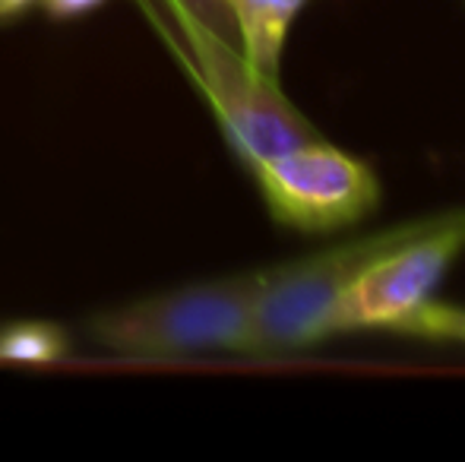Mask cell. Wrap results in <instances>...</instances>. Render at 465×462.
I'll return each instance as SVG.
<instances>
[{"instance_id":"cell-1","label":"cell","mask_w":465,"mask_h":462,"mask_svg":"<svg viewBox=\"0 0 465 462\" xmlns=\"http://www.w3.org/2000/svg\"><path fill=\"white\" fill-rule=\"evenodd\" d=\"M263 270L140 298L89 320L102 349L134 361H178L206 351H244Z\"/></svg>"},{"instance_id":"cell-2","label":"cell","mask_w":465,"mask_h":462,"mask_svg":"<svg viewBox=\"0 0 465 462\" xmlns=\"http://www.w3.org/2000/svg\"><path fill=\"white\" fill-rule=\"evenodd\" d=\"M428 222L430 216L405 219L390 229L339 241L313 257L263 270L244 355H288V351L330 339V329H326L330 310L351 285V279L380 253L402 244Z\"/></svg>"},{"instance_id":"cell-3","label":"cell","mask_w":465,"mask_h":462,"mask_svg":"<svg viewBox=\"0 0 465 462\" xmlns=\"http://www.w3.org/2000/svg\"><path fill=\"white\" fill-rule=\"evenodd\" d=\"M172 16L203 95L213 105L228 143L247 165L317 136L313 123L285 99L279 80L257 74L238 44L215 35L174 6Z\"/></svg>"},{"instance_id":"cell-4","label":"cell","mask_w":465,"mask_h":462,"mask_svg":"<svg viewBox=\"0 0 465 462\" xmlns=\"http://www.w3.org/2000/svg\"><path fill=\"white\" fill-rule=\"evenodd\" d=\"M465 253V210L434 212L402 244L364 266L330 310V336L361 329H399L434 301L437 285Z\"/></svg>"},{"instance_id":"cell-5","label":"cell","mask_w":465,"mask_h":462,"mask_svg":"<svg viewBox=\"0 0 465 462\" xmlns=\"http://www.w3.org/2000/svg\"><path fill=\"white\" fill-rule=\"evenodd\" d=\"M272 219L298 231H339L368 219L380 181L368 162L320 136L251 165Z\"/></svg>"},{"instance_id":"cell-6","label":"cell","mask_w":465,"mask_h":462,"mask_svg":"<svg viewBox=\"0 0 465 462\" xmlns=\"http://www.w3.org/2000/svg\"><path fill=\"white\" fill-rule=\"evenodd\" d=\"M307 0H225L244 61L257 74L279 80V61L292 23Z\"/></svg>"},{"instance_id":"cell-7","label":"cell","mask_w":465,"mask_h":462,"mask_svg":"<svg viewBox=\"0 0 465 462\" xmlns=\"http://www.w3.org/2000/svg\"><path fill=\"white\" fill-rule=\"evenodd\" d=\"M67 333L54 323H10L0 329V361L13 364H51L67 355Z\"/></svg>"},{"instance_id":"cell-8","label":"cell","mask_w":465,"mask_h":462,"mask_svg":"<svg viewBox=\"0 0 465 462\" xmlns=\"http://www.w3.org/2000/svg\"><path fill=\"white\" fill-rule=\"evenodd\" d=\"M402 336L415 339H434V342H462L465 346V308L462 304H443L428 301L402 329Z\"/></svg>"},{"instance_id":"cell-9","label":"cell","mask_w":465,"mask_h":462,"mask_svg":"<svg viewBox=\"0 0 465 462\" xmlns=\"http://www.w3.org/2000/svg\"><path fill=\"white\" fill-rule=\"evenodd\" d=\"M165 4L174 6V10H181V13H187L190 19H196L200 25L213 29L215 35H222V38H228V42L238 44L232 13H228L225 0H165Z\"/></svg>"},{"instance_id":"cell-10","label":"cell","mask_w":465,"mask_h":462,"mask_svg":"<svg viewBox=\"0 0 465 462\" xmlns=\"http://www.w3.org/2000/svg\"><path fill=\"white\" fill-rule=\"evenodd\" d=\"M104 0H42V6L48 10V16L54 19H74V16H83V13L95 10L102 6Z\"/></svg>"},{"instance_id":"cell-11","label":"cell","mask_w":465,"mask_h":462,"mask_svg":"<svg viewBox=\"0 0 465 462\" xmlns=\"http://www.w3.org/2000/svg\"><path fill=\"white\" fill-rule=\"evenodd\" d=\"M32 0H0V19H13L16 13H23Z\"/></svg>"}]
</instances>
